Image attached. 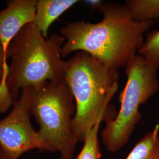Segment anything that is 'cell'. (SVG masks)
Returning <instances> with one entry per match:
<instances>
[{
    "mask_svg": "<svg viewBox=\"0 0 159 159\" xmlns=\"http://www.w3.org/2000/svg\"><path fill=\"white\" fill-rule=\"evenodd\" d=\"M100 11L102 19L98 23L70 22L61 29L65 39L62 58L84 51L114 68L125 67L142 47L153 21L133 20L125 4L106 2Z\"/></svg>",
    "mask_w": 159,
    "mask_h": 159,
    "instance_id": "6da1fadb",
    "label": "cell"
},
{
    "mask_svg": "<svg viewBox=\"0 0 159 159\" xmlns=\"http://www.w3.org/2000/svg\"><path fill=\"white\" fill-rule=\"evenodd\" d=\"M66 64L65 79L76 107L72 131L77 143L84 142L96 123L111 121L117 114L110 101L118 89L119 70L84 51H78Z\"/></svg>",
    "mask_w": 159,
    "mask_h": 159,
    "instance_id": "7a4b0ae2",
    "label": "cell"
},
{
    "mask_svg": "<svg viewBox=\"0 0 159 159\" xmlns=\"http://www.w3.org/2000/svg\"><path fill=\"white\" fill-rule=\"evenodd\" d=\"M64 43L58 34L46 39L33 23L25 25L12 39L7 51L10 64L6 89L13 104L24 89L65 79L66 64L61 56Z\"/></svg>",
    "mask_w": 159,
    "mask_h": 159,
    "instance_id": "3957f363",
    "label": "cell"
},
{
    "mask_svg": "<svg viewBox=\"0 0 159 159\" xmlns=\"http://www.w3.org/2000/svg\"><path fill=\"white\" fill-rule=\"evenodd\" d=\"M31 114L39 125L38 133L48 152L73 159L77 142L71 122L75 113L74 97L66 79L29 87Z\"/></svg>",
    "mask_w": 159,
    "mask_h": 159,
    "instance_id": "277c9868",
    "label": "cell"
},
{
    "mask_svg": "<svg viewBox=\"0 0 159 159\" xmlns=\"http://www.w3.org/2000/svg\"><path fill=\"white\" fill-rule=\"evenodd\" d=\"M127 82L119 96L120 108L113 120L106 123L102 132L104 146L108 152L118 151L129 142L142 117L140 105L159 90L158 70L139 54L125 67Z\"/></svg>",
    "mask_w": 159,
    "mask_h": 159,
    "instance_id": "5b68a950",
    "label": "cell"
},
{
    "mask_svg": "<svg viewBox=\"0 0 159 159\" xmlns=\"http://www.w3.org/2000/svg\"><path fill=\"white\" fill-rule=\"evenodd\" d=\"M30 104L31 94L27 87L20 92L11 112L0 120V149L7 159H18L35 149L48 151L31 123Z\"/></svg>",
    "mask_w": 159,
    "mask_h": 159,
    "instance_id": "8992f818",
    "label": "cell"
},
{
    "mask_svg": "<svg viewBox=\"0 0 159 159\" xmlns=\"http://www.w3.org/2000/svg\"><path fill=\"white\" fill-rule=\"evenodd\" d=\"M37 0H11L0 11V42L7 56L8 47L19 31L33 23Z\"/></svg>",
    "mask_w": 159,
    "mask_h": 159,
    "instance_id": "52a82bcc",
    "label": "cell"
},
{
    "mask_svg": "<svg viewBox=\"0 0 159 159\" xmlns=\"http://www.w3.org/2000/svg\"><path fill=\"white\" fill-rule=\"evenodd\" d=\"M78 2L77 0H37L33 23L44 37L48 39V29L51 24Z\"/></svg>",
    "mask_w": 159,
    "mask_h": 159,
    "instance_id": "ba28073f",
    "label": "cell"
},
{
    "mask_svg": "<svg viewBox=\"0 0 159 159\" xmlns=\"http://www.w3.org/2000/svg\"><path fill=\"white\" fill-rule=\"evenodd\" d=\"M125 159H159V124L140 139Z\"/></svg>",
    "mask_w": 159,
    "mask_h": 159,
    "instance_id": "9c48e42d",
    "label": "cell"
},
{
    "mask_svg": "<svg viewBox=\"0 0 159 159\" xmlns=\"http://www.w3.org/2000/svg\"><path fill=\"white\" fill-rule=\"evenodd\" d=\"M125 5L136 21H153L159 18V0H128Z\"/></svg>",
    "mask_w": 159,
    "mask_h": 159,
    "instance_id": "30bf717a",
    "label": "cell"
},
{
    "mask_svg": "<svg viewBox=\"0 0 159 159\" xmlns=\"http://www.w3.org/2000/svg\"><path fill=\"white\" fill-rule=\"evenodd\" d=\"M102 122H98L86 134L84 145L76 159H100L98 131Z\"/></svg>",
    "mask_w": 159,
    "mask_h": 159,
    "instance_id": "8fae6325",
    "label": "cell"
},
{
    "mask_svg": "<svg viewBox=\"0 0 159 159\" xmlns=\"http://www.w3.org/2000/svg\"><path fill=\"white\" fill-rule=\"evenodd\" d=\"M137 54L159 69V30L148 33Z\"/></svg>",
    "mask_w": 159,
    "mask_h": 159,
    "instance_id": "7c38bea8",
    "label": "cell"
},
{
    "mask_svg": "<svg viewBox=\"0 0 159 159\" xmlns=\"http://www.w3.org/2000/svg\"><path fill=\"white\" fill-rule=\"evenodd\" d=\"M7 59V57L0 42V113H6L13 106V102L6 93V78L8 70Z\"/></svg>",
    "mask_w": 159,
    "mask_h": 159,
    "instance_id": "4fadbf2b",
    "label": "cell"
},
{
    "mask_svg": "<svg viewBox=\"0 0 159 159\" xmlns=\"http://www.w3.org/2000/svg\"><path fill=\"white\" fill-rule=\"evenodd\" d=\"M85 4L89 6L93 10H101L104 2L101 0H87L84 1Z\"/></svg>",
    "mask_w": 159,
    "mask_h": 159,
    "instance_id": "5bb4252c",
    "label": "cell"
},
{
    "mask_svg": "<svg viewBox=\"0 0 159 159\" xmlns=\"http://www.w3.org/2000/svg\"><path fill=\"white\" fill-rule=\"evenodd\" d=\"M0 159H7L6 155L3 153V152L0 149Z\"/></svg>",
    "mask_w": 159,
    "mask_h": 159,
    "instance_id": "9a60e30c",
    "label": "cell"
},
{
    "mask_svg": "<svg viewBox=\"0 0 159 159\" xmlns=\"http://www.w3.org/2000/svg\"><path fill=\"white\" fill-rule=\"evenodd\" d=\"M63 159V158H61V157H60V159Z\"/></svg>",
    "mask_w": 159,
    "mask_h": 159,
    "instance_id": "2e32d148",
    "label": "cell"
}]
</instances>
